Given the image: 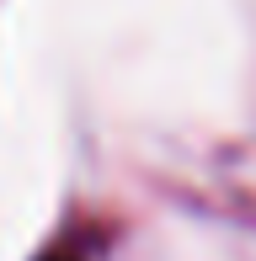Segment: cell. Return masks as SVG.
I'll return each instance as SVG.
<instances>
[{
    "label": "cell",
    "instance_id": "cell-1",
    "mask_svg": "<svg viewBox=\"0 0 256 261\" xmlns=\"http://www.w3.org/2000/svg\"><path fill=\"white\" fill-rule=\"evenodd\" d=\"M43 261H80V256H64V251H48V256H43Z\"/></svg>",
    "mask_w": 256,
    "mask_h": 261
}]
</instances>
